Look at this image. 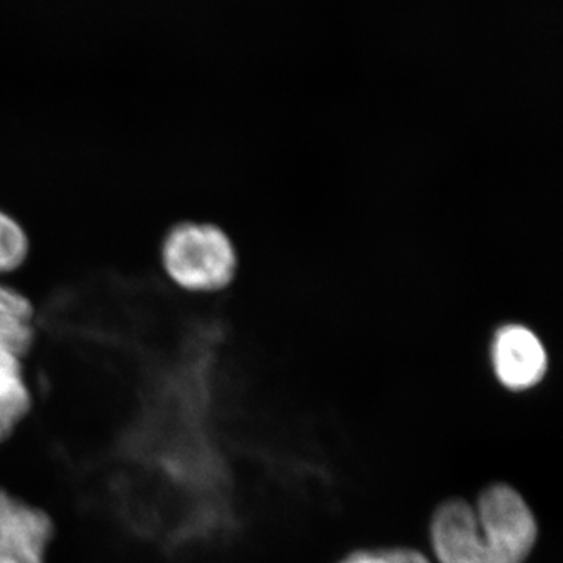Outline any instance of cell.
I'll list each match as a JSON object with an SVG mask.
<instances>
[{"label":"cell","mask_w":563,"mask_h":563,"mask_svg":"<svg viewBox=\"0 0 563 563\" xmlns=\"http://www.w3.org/2000/svg\"><path fill=\"white\" fill-rule=\"evenodd\" d=\"M429 536L439 563H526L539 525L521 493L498 483L484 488L474 504H440Z\"/></svg>","instance_id":"cell-1"},{"label":"cell","mask_w":563,"mask_h":563,"mask_svg":"<svg viewBox=\"0 0 563 563\" xmlns=\"http://www.w3.org/2000/svg\"><path fill=\"white\" fill-rule=\"evenodd\" d=\"M157 265L163 279L174 290L209 298L235 285L242 269V254L224 225L187 218L163 232Z\"/></svg>","instance_id":"cell-2"},{"label":"cell","mask_w":563,"mask_h":563,"mask_svg":"<svg viewBox=\"0 0 563 563\" xmlns=\"http://www.w3.org/2000/svg\"><path fill=\"white\" fill-rule=\"evenodd\" d=\"M488 363L503 388L525 393L547 379L550 351L533 325L525 321H506L490 333Z\"/></svg>","instance_id":"cell-3"},{"label":"cell","mask_w":563,"mask_h":563,"mask_svg":"<svg viewBox=\"0 0 563 563\" xmlns=\"http://www.w3.org/2000/svg\"><path fill=\"white\" fill-rule=\"evenodd\" d=\"M54 539L47 510L0 487V563H47Z\"/></svg>","instance_id":"cell-4"},{"label":"cell","mask_w":563,"mask_h":563,"mask_svg":"<svg viewBox=\"0 0 563 563\" xmlns=\"http://www.w3.org/2000/svg\"><path fill=\"white\" fill-rule=\"evenodd\" d=\"M33 409V391L24 361L0 354V444L9 442Z\"/></svg>","instance_id":"cell-5"},{"label":"cell","mask_w":563,"mask_h":563,"mask_svg":"<svg viewBox=\"0 0 563 563\" xmlns=\"http://www.w3.org/2000/svg\"><path fill=\"white\" fill-rule=\"evenodd\" d=\"M32 255V236L24 222L0 206V280L25 268Z\"/></svg>","instance_id":"cell-6"},{"label":"cell","mask_w":563,"mask_h":563,"mask_svg":"<svg viewBox=\"0 0 563 563\" xmlns=\"http://www.w3.org/2000/svg\"><path fill=\"white\" fill-rule=\"evenodd\" d=\"M38 325L24 324L0 312V354H10L24 361L35 347Z\"/></svg>","instance_id":"cell-7"},{"label":"cell","mask_w":563,"mask_h":563,"mask_svg":"<svg viewBox=\"0 0 563 563\" xmlns=\"http://www.w3.org/2000/svg\"><path fill=\"white\" fill-rule=\"evenodd\" d=\"M336 563H431L424 554L412 548H376L354 551Z\"/></svg>","instance_id":"cell-8"}]
</instances>
